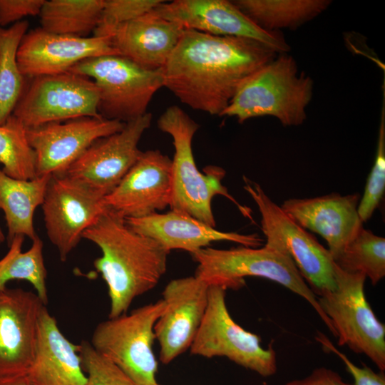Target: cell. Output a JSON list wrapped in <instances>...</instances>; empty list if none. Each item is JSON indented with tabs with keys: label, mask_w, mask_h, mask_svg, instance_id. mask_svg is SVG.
Masks as SVG:
<instances>
[{
	"label": "cell",
	"mask_w": 385,
	"mask_h": 385,
	"mask_svg": "<svg viewBox=\"0 0 385 385\" xmlns=\"http://www.w3.org/2000/svg\"><path fill=\"white\" fill-rule=\"evenodd\" d=\"M278 54L254 39L184 29L161 68L164 87L190 108L220 115L245 80Z\"/></svg>",
	"instance_id": "6da1fadb"
},
{
	"label": "cell",
	"mask_w": 385,
	"mask_h": 385,
	"mask_svg": "<svg viewBox=\"0 0 385 385\" xmlns=\"http://www.w3.org/2000/svg\"><path fill=\"white\" fill-rule=\"evenodd\" d=\"M83 238L102 252L93 265L108 287V318L127 313L133 301L153 289L166 272L170 252L133 230L114 212L106 210L83 233Z\"/></svg>",
	"instance_id": "7a4b0ae2"
},
{
	"label": "cell",
	"mask_w": 385,
	"mask_h": 385,
	"mask_svg": "<svg viewBox=\"0 0 385 385\" xmlns=\"http://www.w3.org/2000/svg\"><path fill=\"white\" fill-rule=\"evenodd\" d=\"M158 128L173 138L175 149L172 160V194L170 207L215 227L212 200L222 195L232 202L240 212L252 220L250 208L242 205L222 184L225 175L223 168L208 165L204 173L197 169L193 156L192 143L199 124L180 107H168L159 117Z\"/></svg>",
	"instance_id": "3957f363"
},
{
	"label": "cell",
	"mask_w": 385,
	"mask_h": 385,
	"mask_svg": "<svg viewBox=\"0 0 385 385\" xmlns=\"http://www.w3.org/2000/svg\"><path fill=\"white\" fill-rule=\"evenodd\" d=\"M314 82L287 53H279L240 85L220 116L235 117L240 123L270 115L284 126H297L307 118Z\"/></svg>",
	"instance_id": "277c9868"
},
{
	"label": "cell",
	"mask_w": 385,
	"mask_h": 385,
	"mask_svg": "<svg viewBox=\"0 0 385 385\" xmlns=\"http://www.w3.org/2000/svg\"><path fill=\"white\" fill-rule=\"evenodd\" d=\"M190 255L197 263L195 275L209 284L237 289L245 285V277H258L284 286L308 302L333 336L337 337L317 296L286 252L265 245L261 248L241 245L228 250L207 247Z\"/></svg>",
	"instance_id": "5b68a950"
},
{
	"label": "cell",
	"mask_w": 385,
	"mask_h": 385,
	"mask_svg": "<svg viewBox=\"0 0 385 385\" xmlns=\"http://www.w3.org/2000/svg\"><path fill=\"white\" fill-rule=\"evenodd\" d=\"M68 71L93 81L102 118L123 123L145 114L152 98L164 86L161 69L144 68L120 55L86 58Z\"/></svg>",
	"instance_id": "8992f818"
},
{
	"label": "cell",
	"mask_w": 385,
	"mask_h": 385,
	"mask_svg": "<svg viewBox=\"0 0 385 385\" xmlns=\"http://www.w3.org/2000/svg\"><path fill=\"white\" fill-rule=\"evenodd\" d=\"M165 309L163 299L101 322L90 342L98 353L118 367L135 385H160L153 351L154 327Z\"/></svg>",
	"instance_id": "52a82bcc"
},
{
	"label": "cell",
	"mask_w": 385,
	"mask_h": 385,
	"mask_svg": "<svg viewBox=\"0 0 385 385\" xmlns=\"http://www.w3.org/2000/svg\"><path fill=\"white\" fill-rule=\"evenodd\" d=\"M243 180L244 189L260 213L265 245L288 254L316 296L334 290L335 264L328 249L288 216L258 183L245 176Z\"/></svg>",
	"instance_id": "ba28073f"
},
{
	"label": "cell",
	"mask_w": 385,
	"mask_h": 385,
	"mask_svg": "<svg viewBox=\"0 0 385 385\" xmlns=\"http://www.w3.org/2000/svg\"><path fill=\"white\" fill-rule=\"evenodd\" d=\"M335 289L323 294L317 300L334 327L338 344L365 354L384 371L385 325L366 299V276L346 272L335 265Z\"/></svg>",
	"instance_id": "9c48e42d"
},
{
	"label": "cell",
	"mask_w": 385,
	"mask_h": 385,
	"mask_svg": "<svg viewBox=\"0 0 385 385\" xmlns=\"http://www.w3.org/2000/svg\"><path fill=\"white\" fill-rule=\"evenodd\" d=\"M227 289L210 284L207 309L194 341L191 354L205 358L225 356L262 376L277 370L276 353L265 349L260 337L247 331L231 317L225 302Z\"/></svg>",
	"instance_id": "30bf717a"
},
{
	"label": "cell",
	"mask_w": 385,
	"mask_h": 385,
	"mask_svg": "<svg viewBox=\"0 0 385 385\" xmlns=\"http://www.w3.org/2000/svg\"><path fill=\"white\" fill-rule=\"evenodd\" d=\"M98 88L89 78L69 71L32 78L12 115L26 128L82 118H102Z\"/></svg>",
	"instance_id": "8fae6325"
},
{
	"label": "cell",
	"mask_w": 385,
	"mask_h": 385,
	"mask_svg": "<svg viewBox=\"0 0 385 385\" xmlns=\"http://www.w3.org/2000/svg\"><path fill=\"white\" fill-rule=\"evenodd\" d=\"M146 113L125 123L119 131L99 138L69 167L64 175L103 197L119 184L139 158V141L150 126Z\"/></svg>",
	"instance_id": "7c38bea8"
},
{
	"label": "cell",
	"mask_w": 385,
	"mask_h": 385,
	"mask_svg": "<svg viewBox=\"0 0 385 385\" xmlns=\"http://www.w3.org/2000/svg\"><path fill=\"white\" fill-rule=\"evenodd\" d=\"M41 207L48 238L62 262L107 210L104 197L64 175L51 176Z\"/></svg>",
	"instance_id": "4fadbf2b"
},
{
	"label": "cell",
	"mask_w": 385,
	"mask_h": 385,
	"mask_svg": "<svg viewBox=\"0 0 385 385\" xmlns=\"http://www.w3.org/2000/svg\"><path fill=\"white\" fill-rule=\"evenodd\" d=\"M125 123L82 117L26 128L28 141L36 155V177L64 175L93 143L120 130Z\"/></svg>",
	"instance_id": "5bb4252c"
},
{
	"label": "cell",
	"mask_w": 385,
	"mask_h": 385,
	"mask_svg": "<svg viewBox=\"0 0 385 385\" xmlns=\"http://www.w3.org/2000/svg\"><path fill=\"white\" fill-rule=\"evenodd\" d=\"M46 307L36 292L0 289V379L26 374L35 356L39 321Z\"/></svg>",
	"instance_id": "9a60e30c"
},
{
	"label": "cell",
	"mask_w": 385,
	"mask_h": 385,
	"mask_svg": "<svg viewBox=\"0 0 385 385\" xmlns=\"http://www.w3.org/2000/svg\"><path fill=\"white\" fill-rule=\"evenodd\" d=\"M154 14L180 24L184 29L220 36L254 39L270 46L278 53L290 47L279 31L262 29L227 0L165 1L151 11Z\"/></svg>",
	"instance_id": "2e32d148"
},
{
	"label": "cell",
	"mask_w": 385,
	"mask_h": 385,
	"mask_svg": "<svg viewBox=\"0 0 385 385\" xmlns=\"http://www.w3.org/2000/svg\"><path fill=\"white\" fill-rule=\"evenodd\" d=\"M209 287L195 275L173 279L164 288L165 309L154 327L163 364L190 348L207 309Z\"/></svg>",
	"instance_id": "e0dca14e"
},
{
	"label": "cell",
	"mask_w": 385,
	"mask_h": 385,
	"mask_svg": "<svg viewBox=\"0 0 385 385\" xmlns=\"http://www.w3.org/2000/svg\"><path fill=\"white\" fill-rule=\"evenodd\" d=\"M172 160L158 150L142 151L119 184L104 197L107 210L125 219L139 218L170 206Z\"/></svg>",
	"instance_id": "ac0fdd59"
},
{
	"label": "cell",
	"mask_w": 385,
	"mask_h": 385,
	"mask_svg": "<svg viewBox=\"0 0 385 385\" xmlns=\"http://www.w3.org/2000/svg\"><path fill=\"white\" fill-rule=\"evenodd\" d=\"M108 55H119L108 37L54 34L38 27L24 36L16 60L24 78H34L65 73L84 59Z\"/></svg>",
	"instance_id": "d6986e66"
},
{
	"label": "cell",
	"mask_w": 385,
	"mask_h": 385,
	"mask_svg": "<svg viewBox=\"0 0 385 385\" xmlns=\"http://www.w3.org/2000/svg\"><path fill=\"white\" fill-rule=\"evenodd\" d=\"M358 193H332L308 198H290L280 206L299 225L319 235L332 258L337 256L363 227L358 213Z\"/></svg>",
	"instance_id": "ffe728a7"
},
{
	"label": "cell",
	"mask_w": 385,
	"mask_h": 385,
	"mask_svg": "<svg viewBox=\"0 0 385 385\" xmlns=\"http://www.w3.org/2000/svg\"><path fill=\"white\" fill-rule=\"evenodd\" d=\"M125 220L133 230L153 239L168 252L182 250L192 254L217 241H230L250 247H258L263 242L257 234L219 231L193 217L172 210Z\"/></svg>",
	"instance_id": "44dd1931"
},
{
	"label": "cell",
	"mask_w": 385,
	"mask_h": 385,
	"mask_svg": "<svg viewBox=\"0 0 385 385\" xmlns=\"http://www.w3.org/2000/svg\"><path fill=\"white\" fill-rule=\"evenodd\" d=\"M184 29L152 11L119 26L109 37L120 56L149 70H160L176 47Z\"/></svg>",
	"instance_id": "7402d4cb"
},
{
	"label": "cell",
	"mask_w": 385,
	"mask_h": 385,
	"mask_svg": "<svg viewBox=\"0 0 385 385\" xmlns=\"http://www.w3.org/2000/svg\"><path fill=\"white\" fill-rule=\"evenodd\" d=\"M32 385H86L79 344L69 341L46 307L41 316L34 361L26 374Z\"/></svg>",
	"instance_id": "603a6c76"
},
{
	"label": "cell",
	"mask_w": 385,
	"mask_h": 385,
	"mask_svg": "<svg viewBox=\"0 0 385 385\" xmlns=\"http://www.w3.org/2000/svg\"><path fill=\"white\" fill-rule=\"evenodd\" d=\"M51 176L18 180L0 169V210L6 222L8 245L17 235L31 240L38 236L34 226V212L43 203Z\"/></svg>",
	"instance_id": "cb8c5ba5"
},
{
	"label": "cell",
	"mask_w": 385,
	"mask_h": 385,
	"mask_svg": "<svg viewBox=\"0 0 385 385\" xmlns=\"http://www.w3.org/2000/svg\"><path fill=\"white\" fill-rule=\"evenodd\" d=\"M233 4L267 31L295 29L325 11L329 0H236Z\"/></svg>",
	"instance_id": "d4e9b609"
},
{
	"label": "cell",
	"mask_w": 385,
	"mask_h": 385,
	"mask_svg": "<svg viewBox=\"0 0 385 385\" xmlns=\"http://www.w3.org/2000/svg\"><path fill=\"white\" fill-rule=\"evenodd\" d=\"M104 0L46 1L40 15L41 28L59 35L87 37L96 29Z\"/></svg>",
	"instance_id": "484cf974"
},
{
	"label": "cell",
	"mask_w": 385,
	"mask_h": 385,
	"mask_svg": "<svg viewBox=\"0 0 385 385\" xmlns=\"http://www.w3.org/2000/svg\"><path fill=\"white\" fill-rule=\"evenodd\" d=\"M24 237L22 235L14 237L8 245L9 251L0 260V289L6 287L11 280L27 281L46 305L47 271L43 258V243L37 236L32 240L31 247L23 252Z\"/></svg>",
	"instance_id": "4316f807"
},
{
	"label": "cell",
	"mask_w": 385,
	"mask_h": 385,
	"mask_svg": "<svg viewBox=\"0 0 385 385\" xmlns=\"http://www.w3.org/2000/svg\"><path fill=\"white\" fill-rule=\"evenodd\" d=\"M28 28L27 21L16 22L8 29L0 27V125L12 115L24 90V76L16 53Z\"/></svg>",
	"instance_id": "83f0119b"
},
{
	"label": "cell",
	"mask_w": 385,
	"mask_h": 385,
	"mask_svg": "<svg viewBox=\"0 0 385 385\" xmlns=\"http://www.w3.org/2000/svg\"><path fill=\"white\" fill-rule=\"evenodd\" d=\"M333 260L342 270L363 274L376 285L385 276V238L363 227Z\"/></svg>",
	"instance_id": "f1b7e54d"
},
{
	"label": "cell",
	"mask_w": 385,
	"mask_h": 385,
	"mask_svg": "<svg viewBox=\"0 0 385 385\" xmlns=\"http://www.w3.org/2000/svg\"><path fill=\"white\" fill-rule=\"evenodd\" d=\"M0 163L2 171L18 180L36 177L35 152L26 137V128L14 115L0 125Z\"/></svg>",
	"instance_id": "f546056e"
},
{
	"label": "cell",
	"mask_w": 385,
	"mask_h": 385,
	"mask_svg": "<svg viewBox=\"0 0 385 385\" xmlns=\"http://www.w3.org/2000/svg\"><path fill=\"white\" fill-rule=\"evenodd\" d=\"M385 98L381 111L376 155L368 176L364 194L358 205V213L362 222L368 221L378 208L385 190Z\"/></svg>",
	"instance_id": "4dcf8cb0"
},
{
	"label": "cell",
	"mask_w": 385,
	"mask_h": 385,
	"mask_svg": "<svg viewBox=\"0 0 385 385\" xmlns=\"http://www.w3.org/2000/svg\"><path fill=\"white\" fill-rule=\"evenodd\" d=\"M163 0H104L98 24L93 31L97 37H110L119 26L150 12Z\"/></svg>",
	"instance_id": "1f68e13d"
},
{
	"label": "cell",
	"mask_w": 385,
	"mask_h": 385,
	"mask_svg": "<svg viewBox=\"0 0 385 385\" xmlns=\"http://www.w3.org/2000/svg\"><path fill=\"white\" fill-rule=\"evenodd\" d=\"M81 364L87 376L86 385H135L112 361L98 353L90 342L79 344Z\"/></svg>",
	"instance_id": "d6a6232c"
},
{
	"label": "cell",
	"mask_w": 385,
	"mask_h": 385,
	"mask_svg": "<svg viewBox=\"0 0 385 385\" xmlns=\"http://www.w3.org/2000/svg\"><path fill=\"white\" fill-rule=\"evenodd\" d=\"M316 339L324 349L334 352L344 361L346 370L354 379V384L353 385H385L384 374H377L364 364H363L362 367L355 365L322 333L318 334Z\"/></svg>",
	"instance_id": "836d02e7"
},
{
	"label": "cell",
	"mask_w": 385,
	"mask_h": 385,
	"mask_svg": "<svg viewBox=\"0 0 385 385\" xmlns=\"http://www.w3.org/2000/svg\"><path fill=\"white\" fill-rule=\"evenodd\" d=\"M46 0H0V27L40 14Z\"/></svg>",
	"instance_id": "e575fe53"
},
{
	"label": "cell",
	"mask_w": 385,
	"mask_h": 385,
	"mask_svg": "<svg viewBox=\"0 0 385 385\" xmlns=\"http://www.w3.org/2000/svg\"><path fill=\"white\" fill-rule=\"evenodd\" d=\"M284 385H351L343 381L339 374L332 369L321 367L302 379L294 380Z\"/></svg>",
	"instance_id": "d590c367"
},
{
	"label": "cell",
	"mask_w": 385,
	"mask_h": 385,
	"mask_svg": "<svg viewBox=\"0 0 385 385\" xmlns=\"http://www.w3.org/2000/svg\"><path fill=\"white\" fill-rule=\"evenodd\" d=\"M0 385H32L26 375L0 379Z\"/></svg>",
	"instance_id": "8d00e7d4"
},
{
	"label": "cell",
	"mask_w": 385,
	"mask_h": 385,
	"mask_svg": "<svg viewBox=\"0 0 385 385\" xmlns=\"http://www.w3.org/2000/svg\"><path fill=\"white\" fill-rule=\"evenodd\" d=\"M5 240V235L2 232V230L0 227V244L2 243Z\"/></svg>",
	"instance_id": "74e56055"
}]
</instances>
